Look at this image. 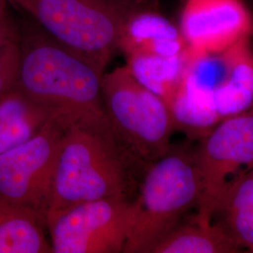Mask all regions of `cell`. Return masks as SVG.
Listing matches in <instances>:
<instances>
[{
    "mask_svg": "<svg viewBox=\"0 0 253 253\" xmlns=\"http://www.w3.org/2000/svg\"><path fill=\"white\" fill-rule=\"evenodd\" d=\"M18 13L14 85L48 109L64 128L108 121L101 95L104 72L49 36L29 16Z\"/></svg>",
    "mask_w": 253,
    "mask_h": 253,
    "instance_id": "1",
    "label": "cell"
},
{
    "mask_svg": "<svg viewBox=\"0 0 253 253\" xmlns=\"http://www.w3.org/2000/svg\"><path fill=\"white\" fill-rule=\"evenodd\" d=\"M144 172L119 144L109 121L66 127L54 168L46 227L66 209L84 202L135 198Z\"/></svg>",
    "mask_w": 253,
    "mask_h": 253,
    "instance_id": "2",
    "label": "cell"
},
{
    "mask_svg": "<svg viewBox=\"0 0 253 253\" xmlns=\"http://www.w3.org/2000/svg\"><path fill=\"white\" fill-rule=\"evenodd\" d=\"M199 198L194 149L171 145L143 174L135 221L123 253H150L190 210L197 208Z\"/></svg>",
    "mask_w": 253,
    "mask_h": 253,
    "instance_id": "3",
    "label": "cell"
},
{
    "mask_svg": "<svg viewBox=\"0 0 253 253\" xmlns=\"http://www.w3.org/2000/svg\"><path fill=\"white\" fill-rule=\"evenodd\" d=\"M101 95L114 134L145 172L172 145L175 129L170 109L136 80L126 65L103 74Z\"/></svg>",
    "mask_w": 253,
    "mask_h": 253,
    "instance_id": "4",
    "label": "cell"
},
{
    "mask_svg": "<svg viewBox=\"0 0 253 253\" xmlns=\"http://www.w3.org/2000/svg\"><path fill=\"white\" fill-rule=\"evenodd\" d=\"M49 36L104 72L129 12L115 0H9Z\"/></svg>",
    "mask_w": 253,
    "mask_h": 253,
    "instance_id": "5",
    "label": "cell"
},
{
    "mask_svg": "<svg viewBox=\"0 0 253 253\" xmlns=\"http://www.w3.org/2000/svg\"><path fill=\"white\" fill-rule=\"evenodd\" d=\"M137 210V196L94 200L66 209L47 223L52 253H123Z\"/></svg>",
    "mask_w": 253,
    "mask_h": 253,
    "instance_id": "6",
    "label": "cell"
},
{
    "mask_svg": "<svg viewBox=\"0 0 253 253\" xmlns=\"http://www.w3.org/2000/svg\"><path fill=\"white\" fill-rule=\"evenodd\" d=\"M64 132L52 118L35 137L0 154V199L30 209L45 225Z\"/></svg>",
    "mask_w": 253,
    "mask_h": 253,
    "instance_id": "7",
    "label": "cell"
},
{
    "mask_svg": "<svg viewBox=\"0 0 253 253\" xmlns=\"http://www.w3.org/2000/svg\"><path fill=\"white\" fill-rule=\"evenodd\" d=\"M200 181L197 215L213 220L227 184L253 165V107L220 120L194 149Z\"/></svg>",
    "mask_w": 253,
    "mask_h": 253,
    "instance_id": "8",
    "label": "cell"
},
{
    "mask_svg": "<svg viewBox=\"0 0 253 253\" xmlns=\"http://www.w3.org/2000/svg\"><path fill=\"white\" fill-rule=\"evenodd\" d=\"M177 26L191 56H217L252 39L253 13L244 0H184Z\"/></svg>",
    "mask_w": 253,
    "mask_h": 253,
    "instance_id": "9",
    "label": "cell"
},
{
    "mask_svg": "<svg viewBox=\"0 0 253 253\" xmlns=\"http://www.w3.org/2000/svg\"><path fill=\"white\" fill-rule=\"evenodd\" d=\"M119 50L129 54L173 56L185 54L187 47L177 24L157 6H144L129 11L124 20Z\"/></svg>",
    "mask_w": 253,
    "mask_h": 253,
    "instance_id": "10",
    "label": "cell"
},
{
    "mask_svg": "<svg viewBox=\"0 0 253 253\" xmlns=\"http://www.w3.org/2000/svg\"><path fill=\"white\" fill-rule=\"evenodd\" d=\"M252 39L228 49L218 57L219 76L213 86V100L220 120L253 107V50Z\"/></svg>",
    "mask_w": 253,
    "mask_h": 253,
    "instance_id": "11",
    "label": "cell"
},
{
    "mask_svg": "<svg viewBox=\"0 0 253 253\" xmlns=\"http://www.w3.org/2000/svg\"><path fill=\"white\" fill-rule=\"evenodd\" d=\"M213 82L203 77L190 58L180 85L168 107L175 130L201 140L220 121L213 100Z\"/></svg>",
    "mask_w": 253,
    "mask_h": 253,
    "instance_id": "12",
    "label": "cell"
},
{
    "mask_svg": "<svg viewBox=\"0 0 253 253\" xmlns=\"http://www.w3.org/2000/svg\"><path fill=\"white\" fill-rule=\"evenodd\" d=\"M52 118L48 109L13 84L0 95V154L35 137Z\"/></svg>",
    "mask_w": 253,
    "mask_h": 253,
    "instance_id": "13",
    "label": "cell"
},
{
    "mask_svg": "<svg viewBox=\"0 0 253 253\" xmlns=\"http://www.w3.org/2000/svg\"><path fill=\"white\" fill-rule=\"evenodd\" d=\"M240 248L224 228L195 214L180 222L154 246L150 253H235Z\"/></svg>",
    "mask_w": 253,
    "mask_h": 253,
    "instance_id": "14",
    "label": "cell"
},
{
    "mask_svg": "<svg viewBox=\"0 0 253 253\" xmlns=\"http://www.w3.org/2000/svg\"><path fill=\"white\" fill-rule=\"evenodd\" d=\"M240 249L253 253V165L231 178L214 215Z\"/></svg>",
    "mask_w": 253,
    "mask_h": 253,
    "instance_id": "15",
    "label": "cell"
},
{
    "mask_svg": "<svg viewBox=\"0 0 253 253\" xmlns=\"http://www.w3.org/2000/svg\"><path fill=\"white\" fill-rule=\"evenodd\" d=\"M45 229L30 209L0 199V253H52Z\"/></svg>",
    "mask_w": 253,
    "mask_h": 253,
    "instance_id": "16",
    "label": "cell"
},
{
    "mask_svg": "<svg viewBox=\"0 0 253 253\" xmlns=\"http://www.w3.org/2000/svg\"><path fill=\"white\" fill-rule=\"evenodd\" d=\"M126 60V66L136 80L169 105L180 85L190 55L188 51L173 56L129 54Z\"/></svg>",
    "mask_w": 253,
    "mask_h": 253,
    "instance_id": "17",
    "label": "cell"
},
{
    "mask_svg": "<svg viewBox=\"0 0 253 253\" xmlns=\"http://www.w3.org/2000/svg\"><path fill=\"white\" fill-rule=\"evenodd\" d=\"M18 61L19 40L0 51V95L13 86Z\"/></svg>",
    "mask_w": 253,
    "mask_h": 253,
    "instance_id": "18",
    "label": "cell"
},
{
    "mask_svg": "<svg viewBox=\"0 0 253 253\" xmlns=\"http://www.w3.org/2000/svg\"><path fill=\"white\" fill-rule=\"evenodd\" d=\"M20 38L18 18L12 13L0 21V51L5 47L17 42Z\"/></svg>",
    "mask_w": 253,
    "mask_h": 253,
    "instance_id": "19",
    "label": "cell"
},
{
    "mask_svg": "<svg viewBox=\"0 0 253 253\" xmlns=\"http://www.w3.org/2000/svg\"><path fill=\"white\" fill-rule=\"evenodd\" d=\"M126 10L131 11L143 6H157V0H115Z\"/></svg>",
    "mask_w": 253,
    "mask_h": 253,
    "instance_id": "20",
    "label": "cell"
},
{
    "mask_svg": "<svg viewBox=\"0 0 253 253\" xmlns=\"http://www.w3.org/2000/svg\"><path fill=\"white\" fill-rule=\"evenodd\" d=\"M11 11V6L9 0H0V21L5 18Z\"/></svg>",
    "mask_w": 253,
    "mask_h": 253,
    "instance_id": "21",
    "label": "cell"
},
{
    "mask_svg": "<svg viewBox=\"0 0 253 253\" xmlns=\"http://www.w3.org/2000/svg\"><path fill=\"white\" fill-rule=\"evenodd\" d=\"M252 39H253V35H252ZM252 46H253V43H252Z\"/></svg>",
    "mask_w": 253,
    "mask_h": 253,
    "instance_id": "22",
    "label": "cell"
}]
</instances>
